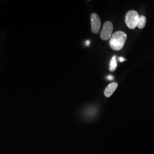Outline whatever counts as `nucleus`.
<instances>
[{
  "label": "nucleus",
  "mask_w": 154,
  "mask_h": 154,
  "mask_svg": "<svg viewBox=\"0 0 154 154\" xmlns=\"http://www.w3.org/2000/svg\"><path fill=\"white\" fill-rule=\"evenodd\" d=\"M127 39L126 34L122 31L116 32L110 40L111 48L114 51H119L123 48Z\"/></svg>",
  "instance_id": "obj_1"
},
{
  "label": "nucleus",
  "mask_w": 154,
  "mask_h": 154,
  "mask_svg": "<svg viewBox=\"0 0 154 154\" xmlns=\"http://www.w3.org/2000/svg\"><path fill=\"white\" fill-rule=\"evenodd\" d=\"M139 16L137 11H130L127 13L125 17V22L127 27L130 29H134L138 26Z\"/></svg>",
  "instance_id": "obj_2"
},
{
  "label": "nucleus",
  "mask_w": 154,
  "mask_h": 154,
  "mask_svg": "<svg viewBox=\"0 0 154 154\" xmlns=\"http://www.w3.org/2000/svg\"><path fill=\"white\" fill-rule=\"evenodd\" d=\"M113 30V25L110 21H106L104 23L100 34V38L103 41L110 38Z\"/></svg>",
  "instance_id": "obj_3"
},
{
  "label": "nucleus",
  "mask_w": 154,
  "mask_h": 154,
  "mask_svg": "<svg viewBox=\"0 0 154 154\" xmlns=\"http://www.w3.org/2000/svg\"><path fill=\"white\" fill-rule=\"evenodd\" d=\"M90 17L91 24V32L94 34H97L100 32L101 26V21L100 18L99 16L95 13H92Z\"/></svg>",
  "instance_id": "obj_4"
},
{
  "label": "nucleus",
  "mask_w": 154,
  "mask_h": 154,
  "mask_svg": "<svg viewBox=\"0 0 154 154\" xmlns=\"http://www.w3.org/2000/svg\"><path fill=\"white\" fill-rule=\"evenodd\" d=\"M117 88H118L117 83L112 82L110 83L105 90L104 94L105 97L107 98L110 97L112 95V94L115 92Z\"/></svg>",
  "instance_id": "obj_5"
},
{
  "label": "nucleus",
  "mask_w": 154,
  "mask_h": 154,
  "mask_svg": "<svg viewBox=\"0 0 154 154\" xmlns=\"http://www.w3.org/2000/svg\"><path fill=\"white\" fill-rule=\"evenodd\" d=\"M146 17L144 16H140L139 18V21H138V28L140 29H143L146 26Z\"/></svg>",
  "instance_id": "obj_6"
},
{
  "label": "nucleus",
  "mask_w": 154,
  "mask_h": 154,
  "mask_svg": "<svg viewBox=\"0 0 154 154\" xmlns=\"http://www.w3.org/2000/svg\"><path fill=\"white\" fill-rule=\"evenodd\" d=\"M116 55L113 56V57L112 58L111 62H110V72H114L116 69V66H117V64H116Z\"/></svg>",
  "instance_id": "obj_7"
},
{
  "label": "nucleus",
  "mask_w": 154,
  "mask_h": 154,
  "mask_svg": "<svg viewBox=\"0 0 154 154\" xmlns=\"http://www.w3.org/2000/svg\"><path fill=\"white\" fill-rule=\"evenodd\" d=\"M107 78L109 80H110V81L114 79V77H112V76H111V75L108 76V77H107Z\"/></svg>",
  "instance_id": "obj_8"
},
{
  "label": "nucleus",
  "mask_w": 154,
  "mask_h": 154,
  "mask_svg": "<svg viewBox=\"0 0 154 154\" xmlns=\"http://www.w3.org/2000/svg\"><path fill=\"white\" fill-rule=\"evenodd\" d=\"M119 61H120V62H123L124 61H126V60L124 59V58H122V57H120V58H119Z\"/></svg>",
  "instance_id": "obj_9"
},
{
  "label": "nucleus",
  "mask_w": 154,
  "mask_h": 154,
  "mask_svg": "<svg viewBox=\"0 0 154 154\" xmlns=\"http://www.w3.org/2000/svg\"><path fill=\"white\" fill-rule=\"evenodd\" d=\"M86 43H87V45H89V43H90V41H86Z\"/></svg>",
  "instance_id": "obj_10"
}]
</instances>
